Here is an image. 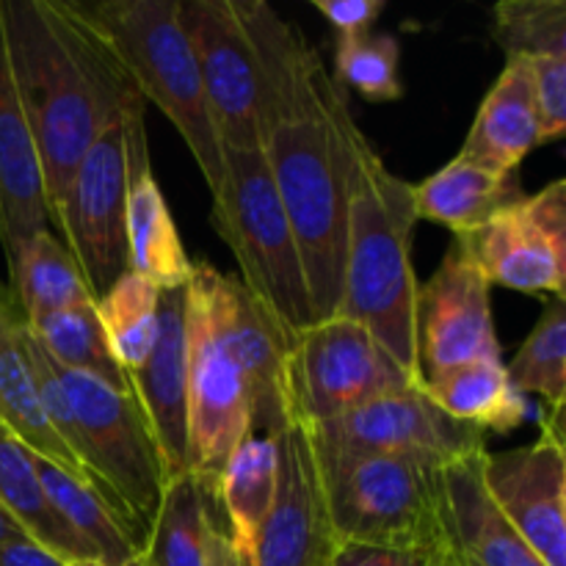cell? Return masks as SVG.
<instances>
[{
    "mask_svg": "<svg viewBox=\"0 0 566 566\" xmlns=\"http://www.w3.org/2000/svg\"><path fill=\"white\" fill-rule=\"evenodd\" d=\"M263 55L260 153L302 252L315 321L337 313L346 263L348 164L357 119L318 50L265 0H241Z\"/></svg>",
    "mask_w": 566,
    "mask_h": 566,
    "instance_id": "cell-1",
    "label": "cell"
},
{
    "mask_svg": "<svg viewBox=\"0 0 566 566\" xmlns=\"http://www.w3.org/2000/svg\"><path fill=\"white\" fill-rule=\"evenodd\" d=\"M0 22L53 224L75 166L138 92L70 0H0Z\"/></svg>",
    "mask_w": 566,
    "mask_h": 566,
    "instance_id": "cell-2",
    "label": "cell"
},
{
    "mask_svg": "<svg viewBox=\"0 0 566 566\" xmlns=\"http://www.w3.org/2000/svg\"><path fill=\"white\" fill-rule=\"evenodd\" d=\"M418 216L412 182L385 166L370 138L352 127L346 263L337 313L368 329L412 379L423 381L415 340L418 276L412 235Z\"/></svg>",
    "mask_w": 566,
    "mask_h": 566,
    "instance_id": "cell-3",
    "label": "cell"
},
{
    "mask_svg": "<svg viewBox=\"0 0 566 566\" xmlns=\"http://www.w3.org/2000/svg\"><path fill=\"white\" fill-rule=\"evenodd\" d=\"M99 33L144 103L175 125L213 197L224 177V149L210 116L197 59L182 31L177 0L75 3Z\"/></svg>",
    "mask_w": 566,
    "mask_h": 566,
    "instance_id": "cell-4",
    "label": "cell"
},
{
    "mask_svg": "<svg viewBox=\"0 0 566 566\" xmlns=\"http://www.w3.org/2000/svg\"><path fill=\"white\" fill-rule=\"evenodd\" d=\"M210 221L235 254L241 285L276 324L291 337L313 326L302 252L260 147L227 149Z\"/></svg>",
    "mask_w": 566,
    "mask_h": 566,
    "instance_id": "cell-5",
    "label": "cell"
},
{
    "mask_svg": "<svg viewBox=\"0 0 566 566\" xmlns=\"http://www.w3.org/2000/svg\"><path fill=\"white\" fill-rule=\"evenodd\" d=\"M315 459L335 545L365 542L423 553L448 547L442 464L396 453L321 457L315 451Z\"/></svg>",
    "mask_w": 566,
    "mask_h": 566,
    "instance_id": "cell-6",
    "label": "cell"
},
{
    "mask_svg": "<svg viewBox=\"0 0 566 566\" xmlns=\"http://www.w3.org/2000/svg\"><path fill=\"white\" fill-rule=\"evenodd\" d=\"M55 370L81 426L94 490L133 528L147 534L166 473L136 396L130 390H114L94 376L64 370L59 365Z\"/></svg>",
    "mask_w": 566,
    "mask_h": 566,
    "instance_id": "cell-7",
    "label": "cell"
},
{
    "mask_svg": "<svg viewBox=\"0 0 566 566\" xmlns=\"http://www.w3.org/2000/svg\"><path fill=\"white\" fill-rule=\"evenodd\" d=\"M420 385L381 343L343 315L315 321L293 337L291 409L307 426L329 423L390 392Z\"/></svg>",
    "mask_w": 566,
    "mask_h": 566,
    "instance_id": "cell-8",
    "label": "cell"
},
{
    "mask_svg": "<svg viewBox=\"0 0 566 566\" xmlns=\"http://www.w3.org/2000/svg\"><path fill=\"white\" fill-rule=\"evenodd\" d=\"M221 149H258L265 72L241 0H177Z\"/></svg>",
    "mask_w": 566,
    "mask_h": 566,
    "instance_id": "cell-9",
    "label": "cell"
},
{
    "mask_svg": "<svg viewBox=\"0 0 566 566\" xmlns=\"http://www.w3.org/2000/svg\"><path fill=\"white\" fill-rule=\"evenodd\" d=\"M188 473L216 495L227 459L252 434V401L235 359L221 343L202 291L186 285Z\"/></svg>",
    "mask_w": 566,
    "mask_h": 566,
    "instance_id": "cell-10",
    "label": "cell"
},
{
    "mask_svg": "<svg viewBox=\"0 0 566 566\" xmlns=\"http://www.w3.org/2000/svg\"><path fill=\"white\" fill-rule=\"evenodd\" d=\"M125 116V114H122ZM127 149L122 119L105 127L75 166L53 213L94 302L127 269Z\"/></svg>",
    "mask_w": 566,
    "mask_h": 566,
    "instance_id": "cell-11",
    "label": "cell"
},
{
    "mask_svg": "<svg viewBox=\"0 0 566 566\" xmlns=\"http://www.w3.org/2000/svg\"><path fill=\"white\" fill-rule=\"evenodd\" d=\"M191 282L202 291L216 332L247 381L249 401H252V431L276 437L293 420V337L235 276L221 274L205 260H197L191 269Z\"/></svg>",
    "mask_w": 566,
    "mask_h": 566,
    "instance_id": "cell-12",
    "label": "cell"
},
{
    "mask_svg": "<svg viewBox=\"0 0 566 566\" xmlns=\"http://www.w3.org/2000/svg\"><path fill=\"white\" fill-rule=\"evenodd\" d=\"M321 457H363V453H396L437 464L486 451V434L468 423L448 418L423 385L390 392L354 412L321 426H307Z\"/></svg>",
    "mask_w": 566,
    "mask_h": 566,
    "instance_id": "cell-13",
    "label": "cell"
},
{
    "mask_svg": "<svg viewBox=\"0 0 566 566\" xmlns=\"http://www.w3.org/2000/svg\"><path fill=\"white\" fill-rule=\"evenodd\" d=\"M490 285L528 296H564L566 180L525 193L470 235H459Z\"/></svg>",
    "mask_w": 566,
    "mask_h": 566,
    "instance_id": "cell-14",
    "label": "cell"
},
{
    "mask_svg": "<svg viewBox=\"0 0 566 566\" xmlns=\"http://www.w3.org/2000/svg\"><path fill=\"white\" fill-rule=\"evenodd\" d=\"M415 340L423 379L475 359H501L492 285L459 238H453L434 276L418 285Z\"/></svg>",
    "mask_w": 566,
    "mask_h": 566,
    "instance_id": "cell-15",
    "label": "cell"
},
{
    "mask_svg": "<svg viewBox=\"0 0 566 566\" xmlns=\"http://www.w3.org/2000/svg\"><path fill=\"white\" fill-rule=\"evenodd\" d=\"M484 484L509 523L545 566H566V451L562 412L525 448L484 457Z\"/></svg>",
    "mask_w": 566,
    "mask_h": 566,
    "instance_id": "cell-16",
    "label": "cell"
},
{
    "mask_svg": "<svg viewBox=\"0 0 566 566\" xmlns=\"http://www.w3.org/2000/svg\"><path fill=\"white\" fill-rule=\"evenodd\" d=\"M280 481L271 514L241 566H324L335 547L326 520L318 459L307 423L291 420L276 434Z\"/></svg>",
    "mask_w": 566,
    "mask_h": 566,
    "instance_id": "cell-17",
    "label": "cell"
},
{
    "mask_svg": "<svg viewBox=\"0 0 566 566\" xmlns=\"http://www.w3.org/2000/svg\"><path fill=\"white\" fill-rule=\"evenodd\" d=\"M122 127H125L127 149V269L153 282L158 291H180L191 280L193 260L182 247L175 216L166 205L153 164H149L142 97L127 103Z\"/></svg>",
    "mask_w": 566,
    "mask_h": 566,
    "instance_id": "cell-18",
    "label": "cell"
},
{
    "mask_svg": "<svg viewBox=\"0 0 566 566\" xmlns=\"http://www.w3.org/2000/svg\"><path fill=\"white\" fill-rule=\"evenodd\" d=\"M127 385L147 418L166 479L188 473V365L186 287L160 293L158 340Z\"/></svg>",
    "mask_w": 566,
    "mask_h": 566,
    "instance_id": "cell-19",
    "label": "cell"
},
{
    "mask_svg": "<svg viewBox=\"0 0 566 566\" xmlns=\"http://www.w3.org/2000/svg\"><path fill=\"white\" fill-rule=\"evenodd\" d=\"M486 451L442 468V520L457 566H545L484 484Z\"/></svg>",
    "mask_w": 566,
    "mask_h": 566,
    "instance_id": "cell-20",
    "label": "cell"
},
{
    "mask_svg": "<svg viewBox=\"0 0 566 566\" xmlns=\"http://www.w3.org/2000/svg\"><path fill=\"white\" fill-rule=\"evenodd\" d=\"M48 227L42 160L11 77L0 22V249L6 265L11 269L28 238Z\"/></svg>",
    "mask_w": 566,
    "mask_h": 566,
    "instance_id": "cell-21",
    "label": "cell"
},
{
    "mask_svg": "<svg viewBox=\"0 0 566 566\" xmlns=\"http://www.w3.org/2000/svg\"><path fill=\"white\" fill-rule=\"evenodd\" d=\"M539 144L531 66L525 59H506V66L479 105L459 155L497 171H517Z\"/></svg>",
    "mask_w": 566,
    "mask_h": 566,
    "instance_id": "cell-22",
    "label": "cell"
},
{
    "mask_svg": "<svg viewBox=\"0 0 566 566\" xmlns=\"http://www.w3.org/2000/svg\"><path fill=\"white\" fill-rule=\"evenodd\" d=\"M525 197L517 171H497L457 155L451 164L412 186L418 221H431L453 232L470 235Z\"/></svg>",
    "mask_w": 566,
    "mask_h": 566,
    "instance_id": "cell-23",
    "label": "cell"
},
{
    "mask_svg": "<svg viewBox=\"0 0 566 566\" xmlns=\"http://www.w3.org/2000/svg\"><path fill=\"white\" fill-rule=\"evenodd\" d=\"M0 423L9 426L28 451L92 486L86 470L44 418L25 343H22V315L14 307L11 293L3 287H0Z\"/></svg>",
    "mask_w": 566,
    "mask_h": 566,
    "instance_id": "cell-24",
    "label": "cell"
},
{
    "mask_svg": "<svg viewBox=\"0 0 566 566\" xmlns=\"http://www.w3.org/2000/svg\"><path fill=\"white\" fill-rule=\"evenodd\" d=\"M33 468L66 528L99 566H130L142 556L144 534L133 528L94 486L33 453Z\"/></svg>",
    "mask_w": 566,
    "mask_h": 566,
    "instance_id": "cell-25",
    "label": "cell"
},
{
    "mask_svg": "<svg viewBox=\"0 0 566 566\" xmlns=\"http://www.w3.org/2000/svg\"><path fill=\"white\" fill-rule=\"evenodd\" d=\"M423 390L448 418L468 423L473 429L509 431L520 429L528 420L531 403L517 387L509 381L503 359H475L457 365L442 374L426 376Z\"/></svg>",
    "mask_w": 566,
    "mask_h": 566,
    "instance_id": "cell-26",
    "label": "cell"
},
{
    "mask_svg": "<svg viewBox=\"0 0 566 566\" xmlns=\"http://www.w3.org/2000/svg\"><path fill=\"white\" fill-rule=\"evenodd\" d=\"M280 481L276 437L252 431L227 459L216 484V503L224 512V528L238 562L249 556L265 517L271 514Z\"/></svg>",
    "mask_w": 566,
    "mask_h": 566,
    "instance_id": "cell-27",
    "label": "cell"
},
{
    "mask_svg": "<svg viewBox=\"0 0 566 566\" xmlns=\"http://www.w3.org/2000/svg\"><path fill=\"white\" fill-rule=\"evenodd\" d=\"M0 509L28 539L48 547L66 564H94L81 539L66 528L50 503L33 468V453L6 423H0Z\"/></svg>",
    "mask_w": 566,
    "mask_h": 566,
    "instance_id": "cell-28",
    "label": "cell"
},
{
    "mask_svg": "<svg viewBox=\"0 0 566 566\" xmlns=\"http://www.w3.org/2000/svg\"><path fill=\"white\" fill-rule=\"evenodd\" d=\"M210 503H216V495L191 473L166 479L158 509L144 534L138 564L205 566L210 528H213Z\"/></svg>",
    "mask_w": 566,
    "mask_h": 566,
    "instance_id": "cell-29",
    "label": "cell"
},
{
    "mask_svg": "<svg viewBox=\"0 0 566 566\" xmlns=\"http://www.w3.org/2000/svg\"><path fill=\"white\" fill-rule=\"evenodd\" d=\"M9 280L11 298H17V310L28 324L50 313L94 304L75 258L50 227L28 238L9 269Z\"/></svg>",
    "mask_w": 566,
    "mask_h": 566,
    "instance_id": "cell-30",
    "label": "cell"
},
{
    "mask_svg": "<svg viewBox=\"0 0 566 566\" xmlns=\"http://www.w3.org/2000/svg\"><path fill=\"white\" fill-rule=\"evenodd\" d=\"M158 287L136 271H125L103 296L94 302L97 321L108 340L116 365L127 374L142 368L158 340Z\"/></svg>",
    "mask_w": 566,
    "mask_h": 566,
    "instance_id": "cell-31",
    "label": "cell"
},
{
    "mask_svg": "<svg viewBox=\"0 0 566 566\" xmlns=\"http://www.w3.org/2000/svg\"><path fill=\"white\" fill-rule=\"evenodd\" d=\"M25 326L59 368L94 376L114 390H130L125 370L116 365L114 354H111L94 304L50 313L31 324L25 321Z\"/></svg>",
    "mask_w": 566,
    "mask_h": 566,
    "instance_id": "cell-32",
    "label": "cell"
},
{
    "mask_svg": "<svg viewBox=\"0 0 566 566\" xmlns=\"http://www.w3.org/2000/svg\"><path fill=\"white\" fill-rule=\"evenodd\" d=\"M509 381L523 396H539L553 412H564L566 398V304L564 296L551 298L545 313L512 363L506 365Z\"/></svg>",
    "mask_w": 566,
    "mask_h": 566,
    "instance_id": "cell-33",
    "label": "cell"
},
{
    "mask_svg": "<svg viewBox=\"0 0 566 566\" xmlns=\"http://www.w3.org/2000/svg\"><path fill=\"white\" fill-rule=\"evenodd\" d=\"M329 75L343 92H357L370 103L401 99V44L390 33L376 31L340 36L335 48V72Z\"/></svg>",
    "mask_w": 566,
    "mask_h": 566,
    "instance_id": "cell-34",
    "label": "cell"
},
{
    "mask_svg": "<svg viewBox=\"0 0 566 566\" xmlns=\"http://www.w3.org/2000/svg\"><path fill=\"white\" fill-rule=\"evenodd\" d=\"M492 33L506 59L566 55V3L503 0L492 9Z\"/></svg>",
    "mask_w": 566,
    "mask_h": 566,
    "instance_id": "cell-35",
    "label": "cell"
},
{
    "mask_svg": "<svg viewBox=\"0 0 566 566\" xmlns=\"http://www.w3.org/2000/svg\"><path fill=\"white\" fill-rule=\"evenodd\" d=\"M525 61L534 81L539 142H558L566 130V55H539Z\"/></svg>",
    "mask_w": 566,
    "mask_h": 566,
    "instance_id": "cell-36",
    "label": "cell"
},
{
    "mask_svg": "<svg viewBox=\"0 0 566 566\" xmlns=\"http://www.w3.org/2000/svg\"><path fill=\"white\" fill-rule=\"evenodd\" d=\"M429 558L431 553L412 547L337 542L324 566H429Z\"/></svg>",
    "mask_w": 566,
    "mask_h": 566,
    "instance_id": "cell-37",
    "label": "cell"
},
{
    "mask_svg": "<svg viewBox=\"0 0 566 566\" xmlns=\"http://www.w3.org/2000/svg\"><path fill=\"white\" fill-rule=\"evenodd\" d=\"M313 9L329 22L337 36H357L374 31L385 14V0H313Z\"/></svg>",
    "mask_w": 566,
    "mask_h": 566,
    "instance_id": "cell-38",
    "label": "cell"
},
{
    "mask_svg": "<svg viewBox=\"0 0 566 566\" xmlns=\"http://www.w3.org/2000/svg\"><path fill=\"white\" fill-rule=\"evenodd\" d=\"M0 566H70L64 558L50 553L48 547L36 545L28 536H17L0 545Z\"/></svg>",
    "mask_w": 566,
    "mask_h": 566,
    "instance_id": "cell-39",
    "label": "cell"
},
{
    "mask_svg": "<svg viewBox=\"0 0 566 566\" xmlns=\"http://www.w3.org/2000/svg\"><path fill=\"white\" fill-rule=\"evenodd\" d=\"M205 566H241L235 551H232V545H230L227 528L219 523V520H213V528H210L208 558H205Z\"/></svg>",
    "mask_w": 566,
    "mask_h": 566,
    "instance_id": "cell-40",
    "label": "cell"
},
{
    "mask_svg": "<svg viewBox=\"0 0 566 566\" xmlns=\"http://www.w3.org/2000/svg\"><path fill=\"white\" fill-rule=\"evenodd\" d=\"M17 536H25V534H22V531L17 528V525L11 523L9 517H6L3 509H0V545H3V542H9V539H17Z\"/></svg>",
    "mask_w": 566,
    "mask_h": 566,
    "instance_id": "cell-41",
    "label": "cell"
},
{
    "mask_svg": "<svg viewBox=\"0 0 566 566\" xmlns=\"http://www.w3.org/2000/svg\"><path fill=\"white\" fill-rule=\"evenodd\" d=\"M429 566H451V556H448V547H442V551L431 553Z\"/></svg>",
    "mask_w": 566,
    "mask_h": 566,
    "instance_id": "cell-42",
    "label": "cell"
},
{
    "mask_svg": "<svg viewBox=\"0 0 566 566\" xmlns=\"http://www.w3.org/2000/svg\"><path fill=\"white\" fill-rule=\"evenodd\" d=\"M70 566H99V564H88V562H83V564H70ZM130 566H142V564H138V558H136V564H130Z\"/></svg>",
    "mask_w": 566,
    "mask_h": 566,
    "instance_id": "cell-43",
    "label": "cell"
},
{
    "mask_svg": "<svg viewBox=\"0 0 566 566\" xmlns=\"http://www.w3.org/2000/svg\"><path fill=\"white\" fill-rule=\"evenodd\" d=\"M448 556H451V551H448ZM451 566H457V562H453V556H451Z\"/></svg>",
    "mask_w": 566,
    "mask_h": 566,
    "instance_id": "cell-44",
    "label": "cell"
}]
</instances>
